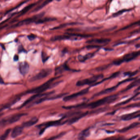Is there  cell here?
<instances>
[{"label":"cell","instance_id":"7a4b0ae2","mask_svg":"<svg viewBox=\"0 0 140 140\" xmlns=\"http://www.w3.org/2000/svg\"><path fill=\"white\" fill-rule=\"evenodd\" d=\"M117 98L118 95H111L88 104H84L81 108H95L105 104H110L113 102L115 100H116Z\"/></svg>","mask_w":140,"mask_h":140},{"label":"cell","instance_id":"484cf974","mask_svg":"<svg viewBox=\"0 0 140 140\" xmlns=\"http://www.w3.org/2000/svg\"><path fill=\"white\" fill-rule=\"evenodd\" d=\"M35 3H32L31 4L29 5L26 6L25 8H24L20 12V14L19 15V16L23 15V14H24L26 13V12H27L30 9H31L32 8H33V6H35Z\"/></svg>","mask_w":140,"mask_h":140},{"label":"cell","instance_id":"603a6c76","mask_svg":"<svg viewBox=\"0 0 140 140\" xmlns=\"http://www.w3.org/2000/svg\"><path fill=\"white\" fill-rule=\"evenodd\" d=\"M94 55V53H88L85 56L79 55L78 57V60L81 62H84L88 59L92 57Z\"/></svg>","mask_w":140,"mask_h":140},{"label":"cell","instance_id":"ee69618b","mask_svg":"<svg viewBox=\"0 0 140 140\" xmlns=\"http://www.w3.org/2000/svg\"><path fill=\"white\" fill-rule=\"evenodd\" d=\"M139 120H140V117H139Z\"/></svg>","mask_w":140,"mask_h":140},{"label":"cell","instance_id":"8d00e7d4","mask_svg":"<svg viewBox=\"0 0 140 140\" xmlns=\"http://www.w3.org/2000/svg\"><path fill=\"white\" fill-rule=\"evenodd\" d=\"M18 51L19 53H21V52H26V50L24 49V48L22 46H19L18 48Z\"/></svg>","mask_w":140,"mask_h":140},{"label":"cell","instance_id":"5b68a950","mask_svg":"<svg viewBox=\"0 0 140 140\" xmlns=\"http://www.w3.org/2000/svg\"><path fill=\"white\" fill-rule=\"evenodd\" d=\"M44 14V12H41L39 14L35 15V16H34L32 17L27 18L21 21H19L16 24H14V25L12 26L11 28L19 27L21 26L30 24L31 23H35L37 20H38L40 18H42V17H43Z\"/></svg>","mask_w":140,"mask_h":140},{"label":"cell","instance_id":"5bb4252c","mask_svg":"<svg viewBox=\"0 0 140 140\" xmlns=\"http://www.w3.org/2000/svg\"><path fill=\"white\" fill-rule=\"evenodd\" d=\"M88 112L87 111L84 112V113L81 112L78 114L72 117V118H71V119L68 121V124L69 125H72L74 123H75L77 121H78L79 120L81 119L82 118H83L85 116H86V115H87L88 114Z\"/></svg>","mask_w":140,"mask_h":140},{"label":"cell","instance_id":"9a60e30c","mask_svg":"<svg viewBox=\"0 0 140 140\" xmlns=\"http://www.w3.org/2000/svg\"><path fill=\"white\" fill-rule=\"evenodd\" d=\"M111 41V39L107 38H100V39H94L87 41L86 42L87 43L94 44H107Z\"/></svg>","mask_w":140,"mask_h":140},{"label":"cell","instance_id":"836d02e7","mask_svg":"<svg viewBox=\"0 0 140 140\" xmlns=\"http://www.w3.org/2000/svg\"><path fill=\"white\" fill-rule=\"evenodd\" d=\"M27 38H28V39L30 41H33L36 38V36L35 35L33 34H31L30 35H29L27 36Z\"/></svg>","mask_w":140,"mask_h":140},{"label":"cell","instance_id":"d6a6232c","mask_svg":"<svg viewBox=\"0 0 140 140\" xmlns=\"http://www.w3.org/2000/svg\"><path fill=\"white\" fill-rule=\"evenodd\" d=\"M76 24V23H69V24H62V25H61L60 26H57V27H55L54 28L51 29H52V30L58 29H60V28H63V27H65L66 26H68V25H75V24Z\"/></svg>","mask_w":140,"mask_h":140},{"label":"cell","instance_id":"e0dca14e","mask_svg":"<svg viewBox=\"0 0 140 140\" xmlns=\"http://www.w3.org/2000/svg\"><path fill=\"white\" fill-rule=\"evenodd\" d=\"M20 99H21V97H15V98H14L12 100L8 102L7 103L5 104L4 105H3V106H1V108H0V111H3V110H5V109H6L10 108L11 106H12V105H13L15 103L17 102L18 101H19Z\"/></svg>","mask_w":140,"mask_h":140},{"label":"cell","instance_id":"8fae6325","mask_svg":"<svg viewBox=\"0 0 140 140\" xmlns=\"http://www.w3.org/2000/svg\"><path fill=\"white\" fill-rule=\"evenodd\" d=\"M78 37L71 36L70 35L65 34V35H59L56 36L52 37L51 39V40L52 41H56L62 40H77L78 39Z\"/></svg>","mask_w":140,"mask_h":140},{"label":"cell","instance_id":"83f0119b","mask_svg":"<svg viewBox=\"0 0 140 140\" xmlns=\"http://www.w3.org/2000/svg\"><path fill=\"white\" fill-rule=\"evenodd\" d=\"M67 93H65L60 94H58V95H56L50 97H48V96L47 97V100H54V99H58L59 98H60L63 97L65 96V95H67Z\"/></svg>","mask_w":140,"mask_h":140},{"label":"cell","instance_id":"4316f807","mask_svg":"<svg viewBox=\"0 0 140 140\" xmlns=\"http://www.w3.org/2000/svg\"><path fill=\"white\" fill-rule=\"evenodd\" d=\"M57 1H60V0H56ZM53 1V0H46V1L44 2L43 3H42V4L41 5H40L37 8H36L34 10V12H36V11H38L39 10L42 9L43 8H44V6H46V5L48 4V3H51V2Z\"/></svg>","mask_w":140,"mask_h":140},{"label":"cell","instance_id":"52a82bcc","mask_svg":"<svg viewBox=\"0 0 140 140\" xmlns=\"http://www.w3.org/2000/svg\"><path fill=\"white\" fill-rule=\"evenodd\" d=\"M54 92H55L54 91H52L48 92H46V93H44L36 94V95H34L33 96L31 97L30 98L27 99L25 101H24V102L21 104V105L18 107L17 109H21V108H22L25 106H26V105L29 104L30 103L33 102V101H34L37 99H39V98L44 97L48 96L54 93Z\"/></svg>","mask_w":140,"mask_h":140},{"label":"cell","instance_id":"30bf717a","mask_svg":"<svg viewBox=\"0 0 140 140\" xmlns=\"http://www.w3.org/2000/svg\"><path fill=\"white\" fill-rule=\"evenodd\" d=\"M139 55H140V51H134L128 54H126L122 58L120 59V60L122 63L125 62H129L135 58Z\"/></svg>","mask_w":140,"mask_h":140},{"label":"cell","instance_id":"4dcf8cb0","mask_svg":"<svg viewBox=\"0 0 140 140\" xmlns=\"http://www.w3.org/2000/svg\"><path fill=\"white\" fill-rule=\"evenodd\" d=\"M41 56H42V63H43V64H44L45 62H47V60H48L49 58V56H47V54L45 52H44V51H42Z\"/></svg>","mask_w":140,"mask_h":140},{"label":"cell","instance_id":"f546056e","mask_svg":"<svg viewBox=\"0 0 140 140\" xmlns=\"http://www.w3.org/2000/svg\"><path fill=\"white\" fill-rule=\"evenodd\" d=\"M11 131V129H8L6 130V131H5V132L4 133V134L1 135L0 138V140H5V139H6L8 137V136L9 135Z\"/></svg>","mask_w":140,"mask_h":140},{"label":"cell","instance_id":"60d3db41","mask_svg":"<svg viewBox=\"0 0 140 140\" xmlns=\"http://www.w3.org/2000/svg\"><path fill=\"white\" fill-rule=\"evenodd\" d=\"M3 83H4V81H3V79L2 78H0V84H3Z\"/></svg>","mask_w":140,"mask_h":140},{"label":"cell","instance_id":"b9f144b4","mask_svg":"<svg viewBox=\"0 0 140 140\" xmlns=\"http://www.w3.org/2000/svg\"><path fill=\"white\" fill-rule=\"evenodd\" d=\"M135 47H137V48H140V44H137V45L135 46Z\"/></svg>","mask_w":140,"mask_h":140},{"label":"cell","instance_id":"9c48e42d","mask_svg":"<svg viewBox=\"0 0 140 140\" xmlns=\"http://www.w3.org/2000/svg\"><path fill=\"white\" fill-rule=\"evenodd\" d=\"M89 87H87L81 90L79 92L73 94L72 95L64 97L63 99V100L64 101H67L71 100L72 99H74L75 98H77L78 97L81 96L83 95H85L89 91Z\"/></svg>","mask_w":140,"mask_h":140},{"label":"cell","instance_id":"7bdbcfd3","mask_svg":"<svg viewBox=\"0 0 140 140\" xmlns=\"http://www.w3.org/2000/svg\"><path fill=\"white\" fill-rule=\"evenodd\" d=\"M140 90V86L137 89H136V90H135V91H139V90Z\"/></svg>","mask_w":140,"mask_h":140},{"label":"cell","instance_id":"44dd1931","mask_svg":"<svg viewBox=\"0 0 140 140\" xmlns=\"http://www.w3.org/2000/svg\"><path fill=\"white\" fill-rule=\"evenodd\" d=\"M90 134L89 128L86 129L81 131L78 135V139H84L88 137Z\"/></svg>","mask_w":140,"mask_h":140},{"label":"cell","instance_id":"d4e9b609","mask_svg":"<svg viewBox=\"0 0 140 140\" xmlns=\"http://www.w3.org/2000/svg\"><path fill=\"white\" fill-rule=\"evenodd\" d=\"M139 85H140V78H139L138 79L133 81L132 83H131L129 86H127V87H126V89H125L124 90V91H126V90H129L131 89V88H132L133 87H134L135 86H138Z\"/></svg>","mask_w":140,"mask_h":140},{"label":"cell","instance_id":"d590c367","mask_svg":"<svg viewBox=\"0 0 140 140\" xmlns=\"http://www.w3.org/2000/svg\"><path fill=\"white\" fill-rule=\"evenodd\" d=\"M28 1H29V0H25V1H24L23 2H22L21 3H20L19 5H18L15 8H13V9H11V10H10L8 11V12H6V14L9 13V12H11V11H12L13 10H14V9H16V8H19V6H21V5H22L23 4H24V3H26Z\"/></svg>","mask_w":140,"mask_h":140},{"label":"cell","instance_id":"ac0fdd59","mask_svg":"<svg viewBox=\"0 0 140 140\" xmlns=\"http://www.w3.org/2000/svg\"><path fill=\"white\" fill-rule=\"evenodd\" d=\"M140 117V111L135 112L130 114L125 115L122 116V119L123 121H129L135 118Z\"/></svg>","mask_w":140,"mask_h":140},{"label":"cell","instance_id":"e575fe53","mask_svg":"<svg viewBox=\"0 0 140 140\" xmlns=\"http://www.w3.org/2000/svg\"><path fill=\"white\" fill-rule=\"evenodd\" d=\"M138 71H136L134 72H125V74L126 75L129 76L130 77H132L133 76L135 75V74H137Z\"/></svg>","mask_w":140,"mask_h":140},{"label":"cell","instance_id":"d6986e66","mask_svg":"<svg viewBox=\"0 0 140 140\" xmlns=\"http://www.w3.org/2000/svg\"><path fill=\"white\" fill-rule=\"evenodd\" d=\"M38 121V119L37 117H33L30 120L23 123L21 126L24 127H29L35 125Z\"/></svg>","mask_w":140,"mask_h":140},{"label":"cell","instance_id":"2e32d148","mask_svg":"<svg viewBox=\"0 0 140 140\" xmlns=\"http://www.w3.org/2000/svg\"><path fill=\"white\" fill-rule=\"evenodd\" d=\"M24 127L22 126H16L14 127L12 130L11 136L13 139L16 138L19 136L22 133Z\"/></svg>","mask_w":140,"mask_h":140},{"label":"cell","instance_id":"3957f363","mask_svg":"<svg viewBox=\"0 0 140 140\" xmlns=\"http://www.w3.org/2000/svg\"><path fill=\"white\" fill-rule=\"evenodd\" d=\"M65 119L62 118L60 120L58 121H49V122H46L43 123H42L40 125L37 126V127L38 128H40L41 130L39 132V135H41L43 134L44 132L45 131L46 129L51 126H56L63 125L68 122V120H66V121H63Z\"/></svg>","mask_w":140,"mask_h":140},{"label":"cell","instance_id":"8992f818","mask_svg":"<svg viewBox=\"0 0 140 140\" xmlns=\"http://www.w3.org/2000/svg\"><path fill=\"white\" fill-rule=\"evenodd\" d=\"M104 76L102 74H99L97 75L94 76L90 78H86L83 80L78 81L76 83V86H81L85 85H89L93 84L97 80L102 78Z\"/></svg>","mask_w":140,"mask_h":140},{"label":"cell","instance_id":"74e56055","mask_svg":"<svg viewBox=\"0 0 140 140\" xmlns=\"http://www.w3.org/2000/svg\"><path fill=\"white\" fill-rule=\"evenodd\" d=\"M126 11H127V10H122L119 11V12H118L115 13L114 14V15H113V16L114 17H116V16H119V15L121 14L122 13L126 12Z\"/></svg>","mask_w":140,"mask_h":140},{"label":"cell","instance_id":"f1b7e54d","mask_svg":"<svg viewBox=\"0 0 140 140\" xmlns=\"http://www.w3.org/2000/svg\"><path fill=\"white\" fill-rule=\"evenodd\" d=\"M65 34H68V35H71V36L78 37V38H87L90 37V36H91V35H82V34H78V33H65Z\"/></svg>","mask_w":140,"mask_h":140},{"label":"cell","instance_id":"1f68e13d","mask_svg":"<svg viewBox=\"0 0 140 140\" xmlns=\"http://www.w3.org/2000/svg\"><path fill=\"white\" fill-rule=\"evenodd\" d=\"M66 134V132H63L61 133L60 134H58L57 135L54 136L53 137H51L49 139L50 140H54V139H59L61 137H63V135H65V134Z\"/></svg>","mask_w":140,"mask_h":140},{"label":"cell","instance_id":"ba28073f","mask_svg":"<svg viewBox=\"0 0 140 140\" xmlns=\"http://www.w3.org/2000/svg\"><path fill=\"white\" fill-rule=\"evenodd\" d=\"M52 70L50 68H47L42 69L40 72H39L36 75L32 77L29 80L30 82H33L38 80H41L43 78H45L51 74Z\"/></svg>","mask_w":140,"mask_h":140},{"label":"cell","instance_id":"cb8c5ba5","mask_svg":"<svg viewBox=\"0 0 140 140\" xmlns=\"http://www.w3.org/2000/svg\"><path fill=\"white\" fill-rule=\"evenodd\" d=\"M56 19V18H51V17H45V18H41L37 20L35 23V24H42L44 23L47 22L48 21H53Z\"/></svg>","mask_w":140,"mask_h":140},{"label":"cell","instance_id":"f6af8a7d","mask_svg":"<svg viewBox=\"0 0 140 140\" xmlns=\"http://www.w3.org/2000/svg\"></svg>","mask_w":140,"mask_h":140},{"label":"cell","instance_id":"ffe728a7","mask_svg":"<svg viewBox=\"0 0 140 140\" xmlns=\"http://www.w3.org/2000/svg\"><path fill=\"white\" fill-rule=\"evenodd\" d=\"M139 125H140V122H134V123H133L131 124L130 125L128 126L124 127V128L121 129V130H119L118 131L120 133H124L126 132L127 131H129V130L132 129L133 128H134L136 127V126H139Z\"/></svg>","mask_w":140,"mask_h":140},{"label":"cell","instance_id":"277c9868","mask_svg":"<svg viewBox=\"0 0 140 140\" xmlns=\"http://www.w3.org/2000/svg\"><path fill=\"white\" fill-rule=\"evenodd\" d=\"M26 115V113H21L12 115L5 117L1 120L0 122V126L1 127H3L7 125L15 123L19 121L22 116H25Z\"/></svg>","mask_w":140,"mask_h":140},{"label":"cell","instance_id":"7c38bea8","mask_svg":"<svg viewBox=\"0 0 140 140\" xmlns=\"http://www.w3.org/2000/svg\"><path fill=\"white\" fill-rule=\"evenodd\" d=\"M18 69L21 75L25 76L29 72L30 69L29 65L26 62H21L19 64Z\"/></svg>","mask_w":140,"mask_h":140},{"label":"cell","instance_id":"6da1fadb","mask_svg":"<svg viewBox=\"0 0 140 140\" xmlns=\"http://www.w3.org/2000/svg\"><path fill=\"white\" fill-rule=\"evenodd\" d=\"M59 77H60L59 76L51 78L49 80L47 81L46 82H45L40 86L29 90H27L25 93V94L42 93L46 90L53 88L57 86L61 82V81H58L57 82L53 83L55 80L57 79L58 78H59Z\"/></svg>","mask_w":140,"mask_h":140},{"label":"cell","instance_id":"f35d334b","mask_svg":"<svg viewBox=\"0 0 140 140\" xmlns=\"http://www.w3.org/2000/svg\"><path fill=\"white\" fill-rule=\"evenodd\" d=\"M140 107V103H137V104H131L130 106H128L126 108H134V107Z\"/></svg>","mask_w":140,"mask_h":140},{"label":"cell","instance_id":"4fadbf2b","mask_svg":"<svg viewBox=\"0 0 140 140\" xmlns=\"http://www.w3.org/2000/svg\"><path fill=\"white\" fill-rule=\"evenodd\" d=\"M72 71L73 72H77L76 70L72 69L68 67L67 63H65L63 65L56 68L55 69V75L57 76L58 74H60L65 71Z\"/></svg>","mask_w":140,"mask_h":140},{"label":"cell","instance_id":"ab89813d","mask_svg":"<svg viewBox=\"0 0 140 140\" xmlns=\"http://www.w3.org/2000/svg\"><path fill=\"white\" fill-rule=\"evenodd\" d=\"M19 59V56L17 55V54H15V55L14 56L13 58V60L14 61H18Z\"/></svg>","mask_w":140,"mask_h":140},{"label":"cell","instance_id":"7402d4cb","mask_svg":"<svg viewBox=\"0 0 140 140\" xmlns=\"http://www.w3.org/2000/svg\"><path fill=\"white\" fill-rule=\"evenodd\" d=\"M117 87V86H114L113 87H111V88H107V89H105V90H103L101 92H99L98 93L94 95V97L98 96L101 95H104L106 94L109 93L110 92H111L113 91H114L116 88Z\"/></svg>","mask_w":140,"mask_h":140}]
</instances>
